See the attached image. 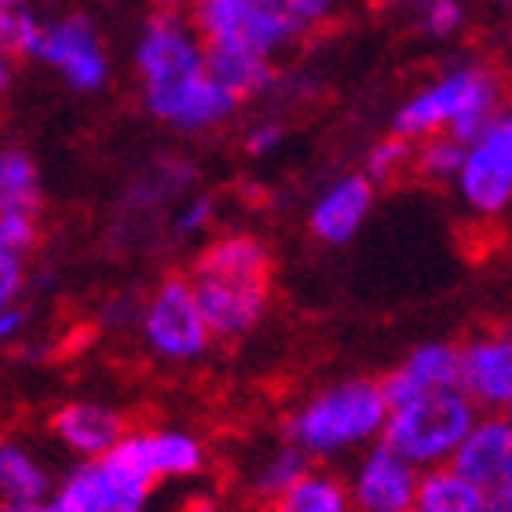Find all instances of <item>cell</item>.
<instances>
[{"label": "cell", "instance_id": "obj_1", "mask_svg": "<svg viewBox=\"0 0 512 512\" xmlns=\"http://www.w3.org/2000/svg\"><path fill=\"white\" fill-rule=\"evenodd\" d=\"M136 85L139 103L150 118L183 136H205L235 118V99L209 70V48L191 19L158 11L143 22L136 37Z\"/></svg>", "mask_w": 512, "mask_h": 512}, {"label": "cell", "instance_id": "obj_2", "mask_svg": "<svg viewBox=\"0 0 512 512\" xmlns=\"http://www.w3.org/2000/svg\"><path fill=\"white\" fill-rule=\"evenodd\" d=\"M191 282L216 341H242L271 308V253L246 231L216 235L194 260Z\"/></svg>", "mask_w": 512, "mask_h": 512}, {"label": "cell", "instance_id": "obj_3", "mask_svg": "<svg viewBox=\"0 0 512 512\" xmlns=\"http://www.w3.org/2000/svg\"><path fill=\"white\" fill-rule=\"evenodd\" d=\"M388 395L374 377H341L304 395L286 417V439L311 461L355 458L359 450L384 439L388 425Z\"/></svg>", "mask_w": 512, "mask_h": 512}, {"label": "cell", "instance_id": "obj_4", "mask_svg": "<svg viewBox=\"0 0 512 512\" xmlns=\"http://www.w3.org/2000/svg\"><path fill=\"white\" fill-rule=\"evenodd\" d=\"M502 103V77L491 66L454 63L399 103L392 132L410 143H421L428 136H454L461 143H472L494 125V118L505 110Z\"/></svg>", "mask_w": 512, "mask_h": 512}, {"label": "cell", "instance_id": "obj_5", "mask_svg": "<svg viewBox=\"0 0 512 512\" xmlns=\"http://www.w3.org/2000/svg\"><path fill=\"white\" fill-rule=\"evenodd\" d=\"M158 483L143 432H128L103 458L77 461L55 483L52 502L59 512H150Z\"/></svg>", "mask_w": 512, "mask_h": 512}, {"label": "cell", "instance_id": "obj_6", "mask_svg": "<svg viewBox=\"0 0 512 512\" xmlns=\"http://www.w3.org/2000/svg\"><path fill=\"white\" fill-rule=\"evenodd\" d=\"M480 414L483 410L465 395V388L421 395V399L395 403L388 410L384 443L399 450L406 461H414L421 472L439 469L454 461Z\"/></svg>", "mask_w": 512, "mask_h": 512}, {"label": "cell", "instance_id": "obj_7", "mask_svg": "<svg viewBox=\"0 0 512 512\" xmlns=\"http://www.w3.org/2000/svg\"><path fill=\"white\" fill-rule=\"evenodd\" d=\"M139 341L154 359L172 366H191L209 355L216 333L194 293L191 275H169L150 289L136 311Z\"/></svg>", "mask_w": 512, "mask_h": 512}, {"label": "cell", "instance_id": "obj_8", "mask_svg": "<svg viewBox=\"0 0 512 512\" xmlns=\"http://www.w3.org/2000/svg\"><path fill=\"white\" fill-rule=\"evenodd\" d=\"M454 191L476 220H498L512 209V107L465 147Z\"/></svg>", "mask_w": 512, "mask_h": 512}, {"label": "cell", "instance_id": "obj_9", "mask_svg": "<svg viewBox=\"0 0 512 512\" xmlns=\"http://www.w3.org/2000/svg\"><path fill=\"white\" fill-rule=\"evenodd\" d=\"M191 22L205 44L246 48V52L271 55V59L300 37L297 26L282 11L260 0H198Z\"/></svg>", "mask_w": 512, "mask_h": 512}, {"label": "cell", "instance_id": "obj_10", "mask_svg": "<svg viewBox=\"0 0 512 512\" xmlns=\"http://www.w3.org/2000/svg\"><path fill=\"white\" fill-rule=\"evenodd\" d=\"M37 63L63 77L74 92H99L110 81V55L99 37L96 22L85 15H59L44 19Z\"/></svg>", "mask_w": 512, "mask_h": 512}, {"label": "cell", "instance_id": "obj_11", "mask_svg": "<svg viewBox=\"0 0 512 512\" xmlns=\"http://www.w3.org/2000/svg\"><path fill=\"white\" fill-rule=\"evenodd\" d=\"M344 480L359 512H414L421 469L384 439H377L374 447L355 454Z\"/></svg>", "mask_w": 512, "mask_h": 512}, {"label": "cell", "instance_id": "obj_12", "mask_svg": "<svg viewBox=\"0 0 512 512\" xmlns=\"http://www.w3.org/2000/svg\"><path fill=\"white\" fill-rule=\"evenodd\" d=\"M377 202V183L359 172H341L308 205V235L319 246L341 249L359 238Z\"/></svg>", "mask_w": 512, "mask_h": 512}, {"label": "cell", "instance_id": "obj_13", "mask_svg": "<svg viewBox=\"0 0 512 512\" xmlns=\"http://www.w3.org/2000/svg\"><path fill=\"white\" fill-rule=\"evenodd\" d=\"M461 388L483 414L512 410V333L483 330L461 344Z\"/></svg>", "mask_w": 512, "mask_h": 512}, {"label": "cell", "instance_id": "obj_14", "mask_svg": "<svg viewBox=\"0 0 512 512\" xmlns=\"http://www.w3.org/2000/svg\"><path fill=\"white\" fill-rule=\"evenodd\" d=\"M388 406L461 388V344L421 341L381 377Z\"/></svg>", "mask_w": 512, "mask_h": 512}, {"label": "cell", "instance_id": "obj_15", "mask_svg": "<svg viewBox=\"0 0 512 512\" xmlns=\"http://www.w3.org/2000/svg\"><path fill=\"white\" fill-rule=\"evenodd\" d=\"M52 436L77 461L103 458L128 436L125 417L99 399H74L52 414Z\"/></svg>", "mask_w": 512, "mask_h": 512}, {"label": "cell", "instance_id": "obj_16", "mask_svg": "<svg viewBox=\"0 0 512 512\" xmlns=\"http://www.w3.org/2000/svg\"><path fill=\"white\" fill-rule=\"evenodd\" d=\"M450 465H458L476 487L512 469V414H480Z\"/></svg>", "mask_w": 512, "mask_h": 512}, {"label": "cell", "instance_id": "obj_17", "mask_svg": "<svg viewBox=\"0 0 512 512\" xmlns=\"http://www.w3.org/2000/svg\"><path fill=\"white\" fill-rule=\"evenodd\" d=\"M143 443H147L150 465L158 472V480H172V483L194 480L209 465V450H205L202 436H194L191 428H180V425L150 428V432H143Z\"/></svg>", "mask_w": 512, "mask_h": 512}, {"label": "cell", "instance_id": "obj_18", "mask_svg": "<svg viewBox=\"0 0 512 512\" xmlns=\"http://www.w3.org/2000/svg\"><path fill=\"white\" fill-rule=\"evenodd\" d=\"M209 48V70L220 85L235 99H256L267 96L275 88V59L260 52H246V48H220V44H205Z\"/></svg>", "mask_w": 512, "mask_h": 512}, {"label": "cell", "instance_id": "obj_19", "mask_svg": "<svg viewBox=\"0 0 512 512\" xmlns=\"http://www.w3.org/2000/svg\"><path fill=\"white\" fill-rule=\"evenodd\" d=\"M52 494L55 480L41 454L19 439H0V502H41Z\"/></svg>", "mask_w": 512, "mask_h": 512}, {"label": "cell", "instance_id": "obj_20", "mask_svg": "<svg viewBox=\"0 0 512 512\" xmlns=\"http://www.w3.org/2000/svg\"><path fill=\"white\" fill-rule=\"evenodd\" d=\"M311 465H315V461H311L304 450L293 447L289 439H282V443L260 450V454L249 461L246 491L253 494L256 502L271 505L275 498H282V494H286L289 487H293V483L311 469Z\"/></svg>", "mask_w": 512, "mask_h": 512}, {"label": "cell", "instance_id": "obj_21", "mask_svg": "<svg viewBox=\"0 0 512 512\" xmlns=\"http://www.w3.org/2000/svg\"><path fill=\"white\" fill-rule=\"evenodd\" d=\"M267 512H359L348 491V480L333 469L311 465L282 498L267 505Z\"/></svg>", "mask_w": 512, "mask_h": 512}, {"label": "cell", "instance_id": "obj_22", "mask_svg": "<svg viewBox=\"0 0 512 512\" xmlns=\"http://www.w3.org/2000/svg\"><path fill=\"white\" fill-rule=\"evenodd\" d=\"M414 512H483V491L458 465L425 469Z\"/></svg>", "mask_w": 512, "mask_h": 512}, {"label": "cell", "instance_id": "obj_23", "mask_svg": "<svg viewBox=\"0 0 512 512\" xmlns=\"http://www.w3.org/2000/svg\"><path fill=\"white\" fill-rule=\"evenodd\" d=\"M41 194L37 161L22 147L0 143V213H37Z\"/></svg>", "mask_w": 512, "mask_h": 512}, {"label": "cell", "instance_id": "obj_24", "mask_svg": "<svg viewBox=\"0 0 512 512\" xmlns=\"http://www.w3.org/2000/svg\"><path fill=\"white\" fill-rule=\"evenodd\" d=\"M465 147L454 136H428L421 143H414V172L425 176L428 183H454L465 161Z\"/></svg>", "mask_w": 512, "mask_h": 512}, {"label": "cell", "instance_id": "obj_25", "mask_svg": "<svg viewBox=\"0 0 512 512\" xmlns=\"http://www.w3.org/2000/svg\"><path fill=\"white\" fill-rule=\"evenodd\" d=\"M406 169H414V143H410V139L395 136V132H392V136L377 139L374 147L366 150L363 172L374 183L399 180Z\"/></svg>", "mask_w": 512, "mask_h": 512}, {"label": "cell", "instance_id": "obj_26", "mask_svg": "<svg viewBox=\"0 0 512 512\" xmlns=\"http://www.w3.org/2000/svg\"><path fill=\"white\" fill-rule=\"evenodd\" d=\"M410 8H414L417 30L425 33V37H436V41L454 37L465 26L461 0H410Z\"/></svg>", "mask_w": 512, "mask_h": 512}, {"label": "cell", "instance_id": "obj_27", "mask_svg": "<svg viewBox=\"0 0 512 512\" xmlns=\"http://www.w3.org/2000/svg\"><path fill=\"white\" fill-rule=\"evenodd\" d=\"M37 213H0V249L11 256H26L37 246Z\"/></svg>", "mask_w": 512, "mask_h": 512}, {"label": "cell", "instance_id": "obj_28", "mask_svg": "<svg viewBox=\"0 0 512 512\" xmlns=\"http://www.w3.org/2000/svg\"><path fill=\"white\" fill-rule=\"evenodd\" d=\"M216 220V202L209 194H194L172 213V235L176 238H198L205 235Z\"/></svg>", "mask_w": 512, "mask_h": 512}, {"label": "cell", "instance_id": "obj_29", "mask_svg": "<svg viewBox=\"0 0 512 512\" xmlns=\"http://www.w3.org/2000/svg\"><path fill=\"white\" fill-rule=\"evenodd\" d=\"M282 15L297 26V33H308L337 15V0H282Z\"/></svg>", "mask_w": 512, "mask_h": 512}, {"label": "cell", "instance_id": "obj_30", "mask_svg": "<svg viewBox=\"0 0 512 512\" xmlns=\"http://www.w3.org/2000/svg\"><path fill=\"white\" fill-rule=\"evenodd\" d=\"M282 143H286V125L275 121V118L256 121V125L246 132V154L249 158H271Z\"/></svg>", "mask_w": 512, "mask_h": 512}, {"label": "cell", "instance_id": "obj_31", "mask_svg": "<svg viewBox=\"0 0 512 512\" xmlns=\"http://www.w3.org/2000/svg\"><path fill=\"white\" fill-rule=\"evenodd\" d=\"M26 286V260L0 249V308H11Z\"/></svg>", "mask_w": 512, "mask_h": 512}, {"label": "cell", "instance_id": "obj_32", "mask_svg": "<svg viewBox=\"0 0 512 512\" xmlns=\"http://www.w3.org/2000/svg\"><path fill=\"white\" fill-rule=\"evenodd\" d=\"M483 512H512V469L502 476H494L491 483H483Z\"/></svg>", "mask_w": 512, "mask_h": 512}, {"label": "cell", "instance_id": "obj_33", "mask_svg": "<svg viewBox=\"0 0 512 512\" xmlns=\"http://www.w3.org/2000/svg\"><path fill=\"white\" fill-rule=\"evenodd\" d=\"M26 333V311L19 304L11 308H0V348H11Z\"/></svg>", "mask_w": 512, "mask_h": 512}, {"label": "cell", "instance_id": "obj_34", "mask_svg": "<svg viewBox=\"0 0 512 512\" xmlns=\"http://www.w3.org/2000/svg\"><path fill=\"white\" fill-rule=\"evenodd\" d=\"M15 63H19V55L0 48V96H8L11 81H15Z\"/></svg>", "mask_w": 512, "mask_h": 512}, {"label": "cell", "instance_id": "obj_35", "mask_svg": "<svg viewBox=\"0 0 512 512\" xmlns=\"http://www.w3.org/2000/svg\"><path fill=\"white\" fill-rule=\"evenodd\" d=\"M0 512H59V505L52 498H41V502H0Z\"/></svg>", "mask_w": 512, "mask_h": 512}, {"label": "cell", "instance_id": "obj_36", "mask_svg": "<svg viewBox=\"0 0 512 512\" xmlns=\"http://www.w3.org/2000/svg\"><path fill=\"white\" fill-rule=\"evenodd\" d=\"M161 11H172V15H183V11H194L198 0H154Z\"/></svg>", "mask_w": 512, "mask_h": 512}, {"label": "cell", "instance_id": "obj_37", "mask_svg": "<svg viewBox=\"0 0 512 512\" xmlns=\"http://www.w3.org/2000/svg\"><path fill=\"white\" fill-rule=\"evenodd\" d=\"M0 8H30V0H0Z\"/></svg>", "mask_w": 512, "mask_h": 512}, {"label": "cell", "instance_id": "obj_38", "mask_svg": "<svg viewBox=\"0 0 512 512\" xmlns=\"http://www.w3.org/2000/svg\"><path fill=\"white\" fill-rule=\"evenodd\" d=\"M260 4H271V8H278V11H282V0H260Z\"/></svg>", "mask_w": 512, "mask_h": 512}, {"label": "cell", "instance_id": "obj_39", "mask_svg": "<svg viewBox=\"0 0 512 512\" xmlns=\"http://www.w3.org/2000/svg\"><path fill=\"white\" fill-rule=\"evenodd\" d=\"M505 55H509V66H512V37H509V48H505Z\"/></svg>", "mask_w": 512, "mask_h": 512}, {"label": "cell", "instance_id": "obj_40", "mask_svg": "<svg viewBox=\"0 0 512 512\" xmlns=\"http://www.w3.org/2000/svg\"><path fill=\"white\" fill-rule=\"evenodd\" d=\"M509 414H512V410H509Z\"/></svg>", "mask_w": 512, "mask_h": 512}]
</instances>
